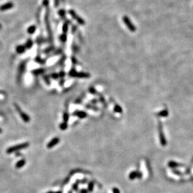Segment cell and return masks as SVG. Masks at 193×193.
Here are the masks:
<instances>
[{
  "label": "cell",
  "instance_id": "6da1fadb",
  "mask_svg": "<svg viewBox=\"0 0 193 193\" xmlns=\"http://www.w3.org/2000/svg\"><path fill=\"white\" fill-rule=\"evenodd\" d=\"M29 146V142H24V143H21L18 144V145L13 146L10 147V148L7 149L6 153L8 154H11V153L14 152H17V151H20V150L23 149L27 148Z\"/></svg>",
  "mask_w": 193,
  "mask_h": 193
},
{
  "label": "cell",
  "instance_id": "7a4b0ae2",
  "mask_svg": "<svg viewBox=\"0 0 193 193\" xmlns=\"http://www.w3.org/2000/svg\"><path fill=\"white\" fill-rule=\"evenodd\" d=\"M14 107H15L16 111H17L18 113H19L20 117L22 119H23V121L25 122V123H28V122H29V121H30V118H29V116H28L26 113H24V112L22 111L21 109L20 108V107L17 104L14 103Z\"/></svg>",
  "mask_w": 193,
  "mask_h": 193
},
{
  "label": "cell",
  "instance_id": "3957f363",
  "mask_svg": "<svg viewBox=\"0 0 193 193\" xmlns=\"http://www.w3.org/2000/svg\"><path fill=\"white\" fill-rule=\"evenodd\" d=\"M123 21H124L125 24L126 25V26L128 28V29L130 31H132V32L136 31V27H135V26L133 24V23H132V21H130V20L129 18L128 17L126 16H125L123 17Z\"/></svg>",
  "mask_w": 193,
  "mask_h": 193
},
{
  "label": "cell",
  "instance_id": "277c9868",
  "mask_svg": "<svg viewBox=\"0 0 193 193\" xmlns=\"http://www.w3.org/2000/svg\"><path fill=\"white\" fill-rule=\"evenodd\" d=\"M69 14H70L71 16H72L73 18L74 19V20L76 21L78 23V24H80L81 25H84V24H85L84 20H83L82 18H81L76 13H75V11H74V10H70L69 11Z\"/></svg>",
  "mask_w": 193,
  "mask_h": 193
},
{
  "label": "cell",
  "instance_id": "5b68a950",
  "mask_svg": "<svg viewBox=\"0 0 193 193\" xmlns=\"http://www.w3.org/2000/svg\"><path fill=\"white\" fill-rule=\"evenodd\" d=\"M159 139H160V142L162 146H164L166 145V140L165 138V136L164 135V132L162 130V126L161 124L159 123Z\"/></svg>",
  "mask_w": 193,
  "mask_h": 193
},
{
  "label": "cell",
  "instance_id": "8992f818",
  "mask_svg": "<svg viewBox=\"0 0 193 193\" xmlns=\"http://www.w3.org/2000/svg\"><path fill=\"white\" fill-rule=\"evenodd\" d=\"M70 75L73 77H79V78H87L88 77V74L84 73H77L75 70H72L70 73Z\"/></svg>",
  "mask_w": 193,
  "mask_h": 193
},
{
  "label": "cell",
  "instance_id": "52a82bcc",
  "mask_svg": "<svg viewBox=\"0 0 193 193\" xmlns=\"http://www.w3.org/2000/svg\"><path fill=\"white\" fill-rule=\"evenodd\" d=\"M13 6H14V5H13V3L8 2V3H7L3 4L2 6H0V11H6V10H10V9L13 8Z\"/></svg>",
  "mask_w": 193,
  "mask_h": 193
},
{
  "label": "cell",
  "instance_id": "ba28073f",
  "mask_svg": "<svg viewBox=\"0 0 193 193\" xmlns=\"http://www.w3.org/2000/svg\"><path fill=\"white\" fill-rule=\"evenodd\" d=\"M60 142V138H54L52 140L50 141L47 144V148H51L56 146L58 142Z\"/></svg>",
  "mask_w": 193,
  "mask_h": 193
},
{
  "label": "cell",
  "instance_id": "9c48e42d",
  "mask_svg": "<svg viewBox=\"0 0 193 193\" xmlns=\"http://www.w3.org/2000/svg\"><path fill=\"white\" fill-rule=\"evenodd\" d=\"M26 160H25V159H22V160H20L19 161H18L17 163H16V164L15 165V167L17 169L21 168V167H23L25 165V164H26Z\"/></svg>",
  "mask_w": 193,
  "mask_h": 193
},
{
  "label": "cell",
  "instance_id": "30bf717a",
  "mask_svg": "<svg viewBox=\"0 0 193 193\" xmlns=\"http://www.w3.org/2000/svg\"><path fill=\"white\" fill-rule=\"evenodd\" d=\"M73 115L78 116L80 118H85L87 116V114L84 111H77L73 113Z\"/></svg>",
  "mask_w": 193,
  "mask_h": 193
},
{
  "label": "cell",
  "instance_id": "8fae6325",
  "mask_svg": "<svg viewBox=\"0 0 193 193\" xmlns=\"http://www.w3.org/2000/svg\"><path fill=\"white\" fill-rule=\"evenodd\" d=\"M26 50V48H25V46H21L19 45L16 47V51H17L18 53H23V52H25V51Z\"/></svg>",
  "mask_w": 193,
  "mask_h": 193
},
{
  "label": "cell",
  "instance_id": "7c38bea8",
  "mask_svg": "<svg viewBox=\"0 0 193 193\" xmlns=\"http://www.w3.org/2000/svg\"><path fill=\"white\" fill-rule=\"evenodd\" d=\"M25 64H24V63L21 64V65L20 66V68H19V73H18L19 78H20V76H21L22 74H23V71H25Z\"/></svg>",
  "mask_w": 193,
  "mask_h": 193
},
{
  "label": "cell",
  "instance_id": "4fadbf2b",
  "mask_svg": "<svg viewBox=\"0 0 193 193\" xmlns=\"http://www.w3.org/2000/svg\"><path fill=\"white\" fill-rule=\"evenodd\" d=\"M138 176V171H133L132 173H130V175H129V178L131 180H133V179H136V178H137Z\"/></svg>",
  "mask_w": 193,
  "mask_h": 193
},
{
  "label": "cell",
  "instance_id": "5bb4252c",
  "mask_svg": "<svg viewBox=\"0 0 193 193\" xmlns=\"http://www.w3.org/2000/svg\"><path fill=\"white\" fill-rule=\"evenodd\" d=\"M36 31V26L33 25V26H29L28 29V33L29 34H31L32 35L33 33H35V31Z\"/></svg>",
  "mask_w": 193,
  "mask_h": 193
},
{
  "label": "cell",
  "instance_id": "9a60e30c",
  "mask_svg": "<svg viewBox=\"0 0 193 193\" xmlns=\"http://www.w3.org/2000/svg\"><path fill=\"white\" fill-rule=\"evenodd\" d=\"M33 46V41L31 39H28L27 42H26V45H25V48L26 49H30Z\"/></svg>",
  "mask_w": 193,
  "mask_h": 193
},
{
  "label": "cell",
  "instance_id": "2e32d148",
  "mask_svg": "<svg viewBox=\"0 0 193 193\" xmlns=\"http://www.w3.org/2000/svg\"><path fill=\"white\" fill-rule=\"evenodd\" d=\"M169 166L171 167H179V166H181V165L178 163H176V162L174 161H170L169 163Z\"/></svg>",
  "mask_w": 193,
  "mask_h": 193
},
{
  "label": "cell",
  "instance_id": "e0dca14e",
  "mask_svg": "<svg viewBox=\"0 0 193 193\" xmlns=\"http://www.w3.org/2000/svg\"><path fill=\"white\" fill-rule=\"evenodd\" d=\"M43 71H44L43 69H38V70H36L33 71V73L34 74L38 75V74H41V73H42Z\"/></svg>",
  "mask_w": 193,
  "mask_h": 193
},
{
  "label": "cell",
  "instance_id": "ac0fdd59",
  "mask_svg": "<svg viewBox=\"0 0 193 193\" xmlns=\"http://www.w3.org/2000/svg\"><path fill=\"white\" fill-rule=\"evenodd\" d=\"M114 111L117 113H122V109L121 108V106H119L118 105H115V107H114Z\"/></svg>",
  "mask_w": 193,
  "mask_h": 193
},
{
  "label": "cell",
  "instance_id": "d6986e66",
  "mask_svg": "<svg viewBox=\"0 0 193 193\" xmlns=\"http://www.w3.org/2000/svg\"><path fill=\"white\" fill-rule=\"evenodd\" d=\"M67 123H63L62 124H61L60 126V128L61 129V130H65V129L67 128Z\"/></svg>",
  "mask_w": 193,
  "mask_h": 193
},
{
  "label": "cell",
  "instance_id": "ffe728a7",
  "mask_svg": "<svg viewBox=\"0 0 193 193\" xmlns=\"http://www.w3.org/2000/svg\"><path fill=\"white\" fill-rule=\"evenodd\" d=\"M158 115L160 116H167L168 115V112L167 110H164V111H161L159 113H158Z\"/></svg>",
  "mask_w": 193,
  "mask_h": 193
},
{
  "label": "cell",
  "instance_id": "44dd1931",
  "mask_svg": "<svg viewBox=\"0 0 193 193\" xmlns=\"http://www.w3.org/2000/svg\"><path fill=\"white\" fill-rule=\"evenodd\" d=\"M63 119H64L65 123H67L69 121V113L68 112H65L63 114Z\"/></svg>",
  "mask_w": 193,
  "mask_h": 193
},
{
  "label": "cell",
  "instance_id": "7402d4cb",
  "mask_svg": "<svg viewBox=\"0 0 193 193\" xmlns=\"http://www.w3.org/2000/svg\"><path fill=\"white\" fill-rule=\"evenodd\" d=\"M93 182H90L88 185V191L90 192H92L93 191Z\"/></svg>",
  "mask_w": 193,
  "mask_h": 193
},
{
  "label": "cell",
  "instance_id": "603a6c76",
  "mask_svg": "<svg viewBox=\"0 0 193 193\" xmlns=\"http://www.w3.org/2000/svg\"><path fill=\"white\" fill-rule=\"evenodd\" d=\"M61 40H62V41H63V42L66 41V34H63V35H62V36H61Z\"/></svg>",
  "mask_w": 193,
  "mask_h": 193
},
{
  "label": "cell",
  "instance_id": "cb8c5ba5",
  "mask_svg": "<svg viewBox=\"0 0 193 193\" xmlns=\"http://www.w3.org/2000/svg\"><path fill=\"white\" fill-rule=\"evenodd\" d=\"M112 191H113V193H120V191L118 188H113Z\"/></svg>",
  "mask_w": 193,
  "mask_h": 193
},
{
  "label": "cell",
  "instance_id": "d4e9b609",
  "mask_svg": "<svg viewBox=\"0 0 193 193\" xmlns=\"http://www.w3.org/2000/svg\"><path fill=\"white\" fill-rule=\"evenodd\" d=\"M43 4H44V6H48V3H49L48 0H44L43 2Z\"/></svg>",
  "mask_w": 193,
  "mask_h": 193
},
{
  "label": "cell",
  "instance_id": "484cf974",
  "mask_svg": "<svg viewBox=\"0 0 193 193\" xmlns=\"http://www.w3.org/2000/svg\"><path fill=\"white\" fill-rule=\"evenodd\" d=\"M15 156H22V154H21V153L19 152V151H17V152H16Z\"/></svg>",
  "mask_w": 193,
  "mask_h": 193
},
{
  "label": "cell",
  "instance_id": "4316f807",
  "mask_svg": "<svg viewBox=\"0 0 193 193\" xmlns=\"http://www.w3.org/2000/svg\"><path fill=\"white\" fill-rule=\"evenodd\" d=\"M87 191H87V189H84L81 190V193H87Z\"/></svg>",
  "mask_w": 193,
  "mask_h": 193
},
{
  "label": "cell",
  "instance_id": "83f0119b",
  "mask_svg": "<svg viewBox=\"0 0 193 193\" xmlns=\"http://www.w3.org/2000/svg\"><path fill=\"white\" fill-rule=\"evenodd\" d=\"M3 132L2 129H1V128H0V133H1V132Z\"/></svg>",
  "mask_w": 193,
  "mask_h": 193
},
{
  "label": "cell",
  "instance_id": "f1b7e54d",
  "mask_svg": "<svg viewBox=\"0 0 193 193\" xmlns=\"http://www.w3.org/2000/svg\"><path fill=\"white\" fill-rule=\"evenodd\" d=\"M55 193H62V192H55Z\"/></svg>",
  "mask_w": 193,
  "mask_h": 193
},
{
  "label": "cell",
  "instance_id": "f546056e",
  "mask_svg": "<svg viewBox=\"0 0 193 193\" xmlns=\"http://www.w3.org/2000/svg\"><path fill=\"white\" fill-rule=\"evenodd\" d=\"M48 193H55V192H49Z\"/></svg>",
  "mask_w": 193,
  "mask_h": 193
},
{
  "label": "cell",
  "instance_id": "4dcf8cb0",
  "mask_svg": "<svg viewBox=\"0 0 193 193\" xmlns=\"http://www.w3.org/2000/svg\"><path fill=\"white\" fill-rule=\"evenodd\" d=\"M69 193H72V192H69Z\"/></svg>",
  "mask_w": 193,
  "mask_h": 193
}]
</instances>
